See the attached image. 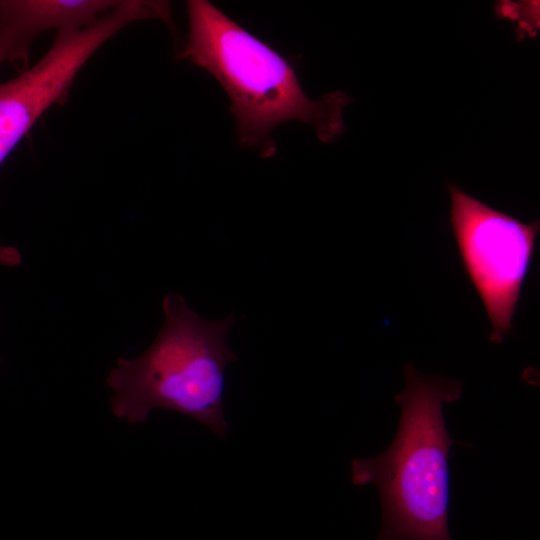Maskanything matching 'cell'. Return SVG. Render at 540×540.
Here are the masks:
<instances>
[{
    "label": "cell",
    "mask_w": 540,
    "mask_h": 540,
    "mask_svg": "<svg viewBox=\"0 0 540 540\" xmlns=\"http://www.w3.org/2000/svg\"><path fill=\"white\" fill-rule=\"evenodd\" d=\"M1 360V359H0Z\"/></svg>",
    "instance_id": "cell-9"
},
{
    "label": "cell",
    "mask_w": 540,
    "mask_h": 540,
    "mask_svg": "<svg viewBox=\"0 0 540 540\" xmlns=\"http://www.w3.org/2000/svg\"><path fill=\"white\" fill-rule=\"evenodd\" d=\"M170 17L166 1L121 0L95 22L58 32L51 48L34 66L0 84V165L108 39L132 22L158 18L166 23Z\"/></svg>",
    "instance_id": "cell-5"
},
{
    "label": "cell",
    "mask_w": 540,
    "mask_h": 540,
    "mask_svg": "<svg viewBox=\"0 0 540 540\" xmlns=\"http://www.w3.org/2000/svg\"><path fill=\"white\" fill-rule=\"evenodd\" d=\"M21 263L22 256L17 248L0 244V266L13 267Z\"/></svg>",
    "instance_id": "cell-8"
},
{
    "label": "cell",
    "mask_w": 540,
    "mask_h": 540,
    "mask_svg": "<svg viewBox=\"0 0 540 540\" xmlns=\"http://www.w3.org/2000/svg\"><path fill=\"white\" fill-rule=\"evenodd\" d=\"M450 224L463 267L492 325L491 343L511 331L531 265L539 220L523 223L448 184Z\"/></svg>",
    "instance_id": "cell-4"
},
{
    "label": "cell",
    "mask_w": 540,
    "mask_h": 540,
    "mask_svg": "<svg viewBox=\"0 0 540 540\" xmlns=\"http://www.w3.org/2000/svg\"><path fill=\"white\" fill-rule=\"evenodd\" d=\"M187 10L189 32L178 57L207 71L224 89L242 147L274 156L272 132L289 121L312 126L323 143L344 132L343 110L353 101L346 93L311 99L287 58L211 2L190 0Z\"/></svg>",
    "instance_id": "cell-1"
},
{
    "label": "cell",
    "mask_w": 540,
    "mask_h": 540,
    "mask_svg": "<svg viewBox=\"0 0 540 540\" xmlns=\"http://www.w3.org/2000/svg\"><path fill=\"white\" fill-rule=\"evenodd\" d=\"M32 41L0 22V65L5 62H26Z\"/></svg>",
    "instance_id": "cell-7"
},
{
    "label": "cell",
    "mask_w": 540,
    "mask_h": 540,
    "mask_svg": "<svg viewBox=\"0 0 540 540\" xmlns=\"http://www.w3.org/2000/svg\"><path fill=\"white\" fill-rule=\"evenodd\" d=\"M118 0H0V22L31 40L39 34L85 27L118 5Z\"/></svg>",
    "instance_id": "cell-6"
},
{
    "label": "cell",
    "mask_w": 540,
    "mask_h": 540,
    "mask_svg": "<svg viewBox=\"0 0 540 540\" xmlns=\"http://www.w3.org/2000/svg\"><path fill=\"white\" fill-rule=\"evenodd\" d=\"M394 400L401 409L391 445L375 458L351 463L352 483L375 484L382 505L377 540H452L449 531V451L443 405L458 400L463 384L427 377L412 364Z\"/></svg>",
    "instance_id": "cell-2"
},
{
    "label": "cell",
    "mask_w": 540,
    "mask_h": 540,
    "mask_svg": "<svg viewBox=\"0 0 540 540\" xmlns=\"http://www.w3.org/2000/svg\"><path fill=\"white\" fill-rule=\"evenodd\" d=\"M163 323L156 338L139 357H119L106 377L113 391L111 409L129 424L144 422L153 409L191 417L224 438L225 371L238 360L227 344L237 318L218 320L193 311L185 299L167 294Z\"/></svg>",
    "instance_id": "cell-3"
}]
</instances>
